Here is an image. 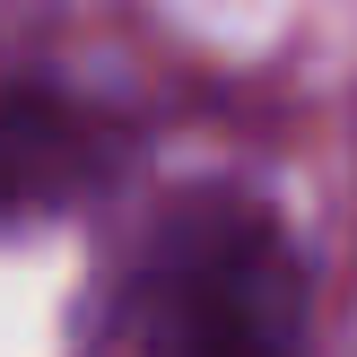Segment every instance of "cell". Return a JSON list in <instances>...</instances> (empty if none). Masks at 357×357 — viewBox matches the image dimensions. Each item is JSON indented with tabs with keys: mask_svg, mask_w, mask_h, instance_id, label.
Listing matches in <instances>:
<instances>
[{
	"mask_svg": "<svg viewBox=\"0 0 357 357\" xmlns=\"http://www.w3.org/2000/svg\"><path fill=\"white\" fill-rule=\"evenodd\" d=\"M305 279L253 201H201L149 244L87 357H296Z\"/></svg>",
	"mask_w": 357,
	"mask_h": 357,
	"instance_id": "6da1fadb",
	"label": "cell"
},
{
	"mask_svg": "<svg viewBox=\"0 0 357 357\" xmlns=\"http://www.w3.org/2000/svg\"><path fill=\"white\" fill-rule=\"evenodd\" d=\"M114 157V131L61 96H0V227L87 192Z\"/></svg>",
	"mask_w": 357,
	"mask_h": 357,
	"instance_id": "7a4b0ae2",
	"label": "cell"
}]
</instances>
